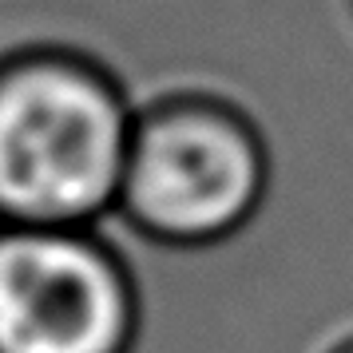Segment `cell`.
Returning a JSON list of instances; mask_svg holds the SVG:
<instances>
[{"instance_id":"obj_1","label":"cell","mask_w":353,"mask_h":353,"mask_svg":"<svg viewBox=\"0 0 353 353\" xmlns=\"http://www.w3.org/2000/svg\"><path fill=\"white\" fill-rule=\"evenodd\" d=\"M131 115L115 83L76 60L0 72V223L103 226L115 219Z\"/></svg>"},{"instance_id":"obj_3","label":"cell","mask_w":353,"mask_h":353,"mask_svg":"<svg viewBox=\"0 0 353 353\" xmlns=\"http://www.w3.org/2000/svg\"><path fill=\"white\" fill-rule=\"evenodd\" d=\"M143 286L103 226L0 223V353H135Z\"/></svg>"},{"instance_id":"obj_2","label":"cell","mask_w":353,"mask_h":353,"mask_svg":"<svg viewBox=\"0 0 353 353\" xmlns=\"http://www.w3.org/2000/svg\"><path fill=\"white\" fill-rule=\"evenodd\" d=\"M266 135L219 99H167L135 115L115 219L163 250H210L270 203Z\"/></svg>"},{"instance_id":"obj_4","label":"cell","mask_w":353,"mask_h":353,"mask_svg":"<svg viewBox=\"0 0 353 353\" xmlns=\"http://www.w3.org/2000/svg\"><path fill=\"white\" fill-rule=\"evenodd\" d=\"M318 353H353V337H337V341H330V345H321Z\"/></svg>"}]
</instances>
